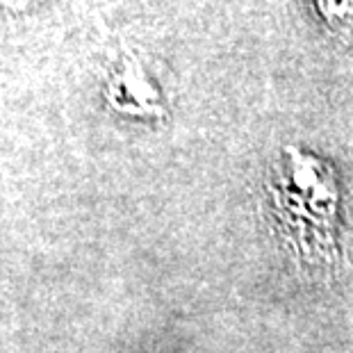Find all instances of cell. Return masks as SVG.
I'll list each match as a JSON object with an SVG mask.
<instances>
[{
  "instance_id": "2",
  "label": "cell",
  "mask_w": 353,
  "mask_h": 353,
  "mask_svg": "<svg viewBox=\"0 0 353 353\" xmlns=\"http://www.w3.org/2000/svg\"><path fill=\"white\" fill-rule=\"evenodd\" d=\"M314 10L324 23L333 28L353 26V0H314Z\"/></svg>"
},
{
  "instance_id": "1",
  "label": "cell",
  "mask_w": 353,
  "mask_h": 353,
  "mask_svg": "<svg viewBox=\"0 0 353 353\" xmlns=\"http://www.w3.org/2000/svg\"><path fill=\"white\" fill-rule=\"evenodd\" d=\"M110 103L117 110L137 112V114H157L160 108V94L151 85L146 73L141 71L137 59H125L123 69L110 82Z\"/></svg>"
}]
</instances>
